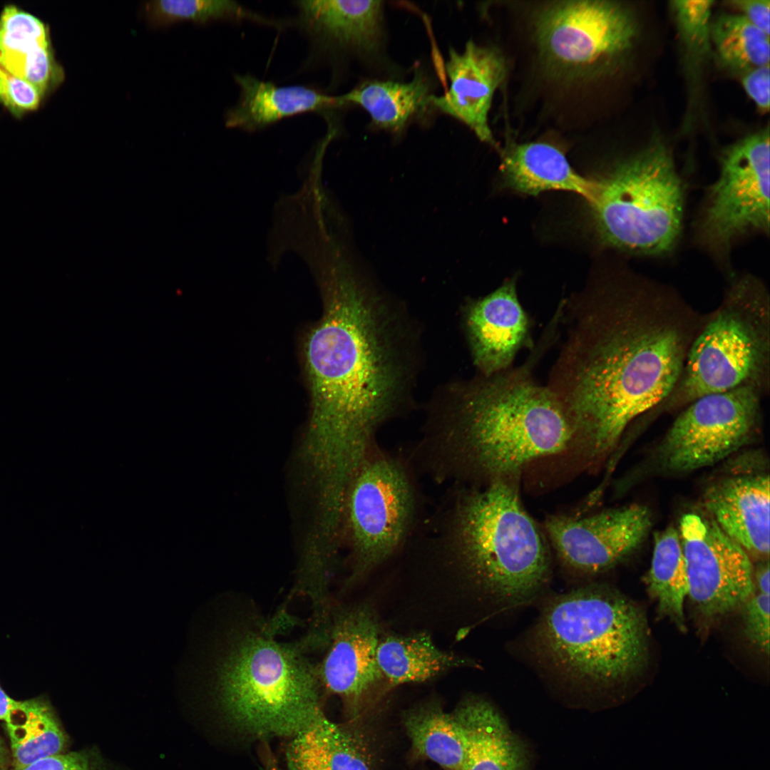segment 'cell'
Masks as SVG:
<instances>
[{"mask_svg":"<svg viewBox=\"0 0 770 770\" xmlns=\"http://www.w3.org/2000/svg\"><path fill=\"white\" fill-rule=\"evenodd\" d=\"M305 346L312 410L304 456L316 481L345 488L382 424L411 404L420 336L411 315L351 261L330 268Z\"/></svg>","mask_w":770,"mask_h":770,"instance_id":"6da1fadb","label":"cell"},{"mask_svg":"<svg viewBox=\"0 0 770 770\" xmlns=\"http://www.w3.org/2000/svg\"><path fill=\"white\" fill-rule=\"evenodd\" d=\"M639 292L599 289L558 307L565 339L546 386L573 438L610 451L639 416L667 399L693 337L692 314Z\"/></svg>","mask_w":770,"mask_h":770,"instance_id":"7a4b0ae2","label":"cell"},{"mask_svg":"<svg viewBox=\"0 0 770 770\" xmlns=\"http://www.w3.org/2000/svg\"><path fill=\"white\" fill-rule=\"evenodd\" d=\"M548 344L541 339L523 365L452 382L438 391L431 403L426 440L444 475L502 478L573 441L557 398L533 375Z\"/></svg>","mask_w":770,"mask_h":770,"instance_id":"3957f363","label":"cell"},{"mask_svg":"<svg viewBox=\"0 0 770 770\" xmlns=\"http://www.w3.org/2000/svg\"><path fill=\"white\" fill-rule=\"evenodd\" d=\"M530 659L548 679L593 693L637 673L647 656L639 607L608 587H582L553 598L528 633Z\"/></svg>","mask_w":770,"mask_h":770,"instance_id":"277c9868","label":"cell"},{"mask_svg":"<svg viewBox=\"0 0 770 770\" xmlns=\"http://www.w3.org/2000/svg\"><path fill=\"white\" fill-rule=\"evenodd\" d=\"M276 627L232 632L210 677L228 722L255 738H292L324 714L317 664L300 641L278 640Z\"/></svg>","mask_w":770,"mask_h":770,"instance_id":"5b68a950","label":"cell"},{"mask_svg":"<svg viewBox=\"0 0 770 770\" xmlns=\"http://www.w3.org/2000/svg\"><path fill=\"white\" fill-rule=\"evenodd\" d=\"M441 542L473 585L502 610L536 599L550 576L541 533L503 478L461 494Z\"/></svg>","mask_w":770,"mask_h":770,"instance_id":"8992f818","label":"cell"},{"mask_svg":"<svg viewBox=\"0 0 770 770\" xmlns=\"http://www.w3.org/2000/svg\"><path fill=\"white\" fill-rule=\"evenodd\" d=\"M594 180L589 203L604 244L648 255L673 247L681 229L682 189L672 156L660 138Z\"/></svg>","mask_w":770,"mask_h":770,"instance_id":"52a82bcc","label":"cell"},{"mask_svg":"<svg viewBox=\"0 0 770 770\" xmlns=\"http://www.w3.org/2000/svg\"><path fill=\"white\" fill-rule=\"evenodd\" d=\"M697 333L675 388L680 403L750 386L759 389L769 357V305L739 283Z\"/></svg>","mask_w":770,"mask_h":770,"instance_id":"ba28073f","label":"cell"},{"mask_svg":"<svg viewBox=\"0 0 770 770\" xmlns=\"http://www.w3.org/2000/svg\"><path fill=\"white\" fill-rule=\"evenodd\" d=\"M416 515V491L404 465L371 453L351 481L344 503L352 578L398 551L410 536Z\"/></svg>","mask_w":770,"mask_h":770,"instance_id":"9c48e42d","label":"cell"},{"mask_svg":"<svg viewBox=\"0 0 770 770\" xmlns=\"http://www.w3.org/2000/svg\"><path fill=\"white\" fill-rule=\"evenodd\" d=\"M632 12L615 1H560L536 22L544 60L558 70L585 74L610 70L632 51L637 36Z\"/></svg>","mask_w":770,"mask_h":770,"instance_id":"30bf717a","label":"cell"},{"mask_svg":"<svg viewBox=\"0 0 770 770\" xmlns=\"http://www.w3.org/2000/svg\"><path fill=\"white\" fill-rule=\"evenodd\" d=\"M759 389L741 386L701 396L674 421L662 441V468L681 473L708 467L741 448L759 422Z\"/></svg>","mask_w":770,"mask_h":770,"instance_id":"8fae6325","label":"cell"},{"mask_svg":"<svg viewBox=\"0 0 770 770\" xmlns=\"http://www.w3.org/2000/svg\"><path fill=\"white\" fill-rule=\"evenodd\" d=\"M769 126L724 150L703 220L712 242L726 247L747 231L769 232Z\"/></svg>","mask_w":770,"mask_h":770,"instance_id":"7c38bea8","label":"cell"},{"mask_svg":"<svg viewBox=\"0 0 770 770\" xmlns=\"http://www.w3.org/2000/svg\"><path fill=\"white\" fill-rule=\"evenodd\" d=\"M688 595L706 617L728 614L754 593L753 568L747 553L712 520L684 514L679 522Z\"/></svg>","mask_w":770,"mask_h":770,"instance_id":"4fadbf2b","label":"cell"},{"mask_svg":"<svg viewBox=\"0 0 770 770\" xmlns=\"http://www.w3.org/2000/svg\"><path fill=\"white\" fill-rule=\"evenodd\" d=\"M652 525L649 509L640 504L582 518L553 515L545 529L560 562L582 575L604 572L642 543Z\"/></svg>","mask_w":770,"mask_h":770,"instance_id":"5bb4252c","label":"cell"},{"mask_svg":"<svg viewBox=\"0 0 770 770\" xmlns=\"http://www.w3.org/2000/svg\"><path fill=\"white\" fill-rule=\"evenodd\" d=\"M379 626L371 610L363 606L334 607L317 664L323 691L337 696L356 710L371 692L384 682L376 662Z\"/></svg>","mask_w":770,"mask_h":770,"instance_id":"9a60e30c","label":"cell"},{"mask_svg":"<svg viewBox=\"0 0 770 770\" xmlns=\"http://www.w3.org/2000/svg\"><path fill=\"white\" fill-rule=\"evenodd\" d=\"M461 314L479 374L490 376L508 369L521 349L533 347L530 320L518 299L514 278L485 297L468 300Z\"/></svg>","mask_w":770,"mask_h":770,"instance_id":"2e32d148","label":"cell"},{"mask_svg":"<svg viewBox=\"0 0 770 770\" xmlns=\"http://www.w3.org/2000/svg\"><path fill=\"white\" fill-rule=\"evenodd\" d=\"M446 71L450 81L444 95L431 97V107L469 127L483 142L494 145L488 113L496 90L506 74L496 48L468 41L463 51H449Z\"/></svg>","mask_w":770,"mask_h":770,"instance_id":"e0dca14e","label":"cell"},{"mask_svg":"<svg viewBox=\"0 0 770 770\" xmlns=\"http://www.w3.org/2000/svg\"><path fill=\"white\" fill-rule=\"evenodd\" d=\"M712 520L746 553L769 558V477L764 473L725 478L703 497Z\"/></svg>","mask_w":770,"mask_h":770,"instance_id":"ac0fdd59","label":"cell"},{"mask_svg":"<svg viewBox=\"0 0 770 770\" xmlns=\"http://www.w3.org/2000/svg\"><path fill=\"white\" fill-rule=\"evenodd\" d=\"M0 66L34 86L45 98L63 81L48 25L14 4L0 12Z\"/></svg>","mask_w":770,"mask_h":770,"instance_id":"d6986e66","label":"cell"},{"mask_svg":"<svg viewBox=\"0 0 770 770\" xmlns=\"http://www.w3.org/2000/svg\"><path fill=\"white\" fill-rule=\"evenodd\" d=\"M302 29L322 47L360 55L379 51L383 35L381 1L297 2Z\"/></svg>","mask_w":770,"mask_h":770,"instance_id":"ffe728a7","label":"cell"},{"mask_svg":"<svg viewBox=\"0 0 770 770\" xmlns=\"http://www.w3.org/2000/svg\"><path fill=\"white\" fill-rule=\"evenodd\" d=\"M465 739L463 770H529L524 742L488 702L470 697L452 712Z\"/></svg>","mask_w":770,"mask_h":770,"instance_id":"44dd1931","label":"cell"},{"mask_svg":"<svg viewBox=\"0 0 770 770\" xmlns=\"http://www.w3.org/2000/svg\"><path fill=\"white\" fill-rule=\"evenodd\" d=\"M235 81L240 98L225 115L228 128L255 131L288 117L340 106L337 96L304 86H279L247 74L235 75Z\"/></svg>","mask_w":770,"mask_h":770,"instance_id":"7402d4cb","label":"cell"},{"mask_svg":"<svg viewBox=\"0 0 770 770\" xmlns=\"http://www.w3.org/2000/svg\"><path fill=\"white\" fill-rule=\"evenodd\" d=\"M500 173L508 188L529 195L563 190L579 194L589 202L595 190V180L580 175L564 153L547 143L509 145L502 154Z\"/></svg>","mask_w":770,"mask_h":770,"instance_id":"603a6c76","label":"cell"},{"mask_svg":"<svg viewBox=\"0 0 770 770\" xmlns=\"http://www.w3.org/2000/svg\"><path fill=\"white\" fill-rule=\"evenodd\" d=\"M432 96L428 80L416 70L410 81H367L337 97L340 106L351 103L362 108L376 128L399 133L431 107Z\"/></svg>","mask_w":770,"mask_h":770,"instance_id":"cb8c5ba5","label":"cell"},{"mask_svg":"<svg viewBox=\"0 0 770 770\" xmlns=\"http://www.w3.org/2000/svg\"><path fill=\"white\" fill-rule=\"evenodd\" d=\"M376 662L388 687L423 682L446 672L468 664V661L439 649L423 632L380 637Z\"/></svg>","mask_w":770,"mask_h":770,"instance_id":"d4e9b609","label":"cell"},{"mask_svg":"<svg viewBox=\"0 0 770 770\" xmlns=\"http://www.w3.org/2000/svg\"><path fill=\"white\" fill-rule=\"evenodd\" d=\"M286 762L287 770H371L354 734L324 714L291 738Z\"/></svg>","mask_w":770,"mask_h":770,"instance_id":"484cf974","label":"cell"},{"mask_svg":"<svg viewBox=\"0 0 770 770\" xmlns=\"http://www.w3.org/2000/svg\"><path fill=\"white\" fill-rule=\"evenodd\" d=\"M404 725L417 755L444 770H463L465 739L453 713L431 702L406 713Z\"/></svg>","mask_w":770,"mask_h":770,"instance_id":"4316f807","label":"cell"},{"mask_svg":"<svg viewBox=\"0 0 770 770\" xmlns=\"http://www.w3.org/2000/svg\"><path fill=\"white\" fill-rule=\"evenodd\" d=\"M645 580L659 613L684 628L688 579L679 530L674 527L654 534L651 566Z\"/></svg>","mask_w":770,"mask_h":770,"instance_id":"83f0119b","label":"cell"},{"mask_svg":"<svg viewBox=\"0 0 770 770\" xmlns=\"http://www.w3.org/2000/svg\"><path fill=\"white\" fill-rule=\"evenodd\" d=\"M16 767L62 753L66 739L51 708L43 701H21L6 723Z\"/></svg>","mask_w":770,"mask_h":770,"instance_id":"f1b7e54d","label":"cell"},{"mask_svg":"<svg viewBox=\"0 0 770 770\" xmlns=\"http://www.w3.org/2000/svg\"><path fill=\"white\" fill-rule=\"evenodd\" d=\"M711 41L719 63L742 75L769 65V36L739 14H722L711 23Z\"/></svg>","mask_w":770,"mask_h":770,"instance_id":"f546056e","label":"cell"},{"mask_svg":"<svg viewBox=\"0 0 770 770\" xmlns=\"http://www.w3.org/2000/svg\"><path fill=\"white\" fill-rule=\"evenodd\" d=\"M144 10L149 24L153 26L186 19L200 23L215 20H250L279 26L277 22L230 0H153L145 3Z\"/></svg>","mask_w":770,"mask_h":770,"instance_id":"4dcf8cb0","label":"cell"},{"mask_svg":"<svg viewBox=\"0 0 770 770\" xmlns=\"http://www.w3.org/2000/svg\"><path fill=\"white\" fill-rule=\"evenodd\" d=\"M714 1H672L679 36L689 70L696 72L712 52L711 23Z\"/></svg>","mask_w":770,"mask_h":770,"instance_id":"1f68e13d","label":"cell"},{"mask_svg":"<svg viewBox=\"0 0 770 770\" xmlns=\"http://www.w3.org/2000/svg\"><path fill=\"white\" fill-rule=\"evenodd\" d=\"M42 100L34 86L0 66V103L12 115L20 118L36 111Z\"/></svg>","mask_w":770,"mask_h":770,"instance_id":"d6a6232c","label":"cell"},{"mask_svg":"<svg viewBox=\"0 0 770 770\" xmlns=\"http://www.w3.org/2000/svg\"><path fill=\"white\" fill-rule=\"evenodd\" d=\"M746 637L760 650L769 653V595L753 594L742 605Z\"/></svg>","mask_w":770,"mask_h":770,"instance_id":"836d02e7","label":"cell"},{"mask_svg":"<svg viewBox=\"0 0 770 770\" xmlns=\"http://www.w3.org/2000/svg\"><path fill=\"white\" fill-rule=\"evenodd\" d=\"M14 770H106L97 756L86 751L61 753L15 767Z\"/></svg>","mask_w":770,"mask_h":770,"instance_id":"e575fe53","label":"cell"},{"mask_svg":"<svg viewBox=\"0 0 770 770\" xmlns=\"http://www.w3.org/2000/svg\"><path fill=\"white\" fill-rule=\"evenodd\" d=\"M741 80L746 93L757 108L766 113L769 110V65L753 68L742 75Z\"/></svg>","mask_w":770,"mask_h":770,"instance_id":"d590c367","label":"cell"},{"mask_svg":"<svg viewBox=\"0 0 770 770\" xmlns=\"http://www.w3.org/2000/svg\"><path fill=\"white\" fill-rule=\"evenodd\" d=\"M729 3L748 21L769 36V0H734Z\"/></svg>","mask_w":770,"mask_h":770,"instance_id":"8d00e7d4","label":"cell"},{"mask_svg":"<svg viewBox=\"0 0 770 770\" xmlns=\"http://www.w3.org/2000/svg\"><path fill=\"white\" fill-rule=\"evenodd\" d=\"M21 701L10 697L0 687V720L8 722L18 709Z\"/></svg>","mask_w":770,"mask_h":770,"instance_id":"74e56055","label":"cell"},{"mask_svg":"<svg viewBox=\"0 0 770 770\" xmlns=\"http://www.w3.org/2000/svg\"><path fill=\"white\" fill-rule=\"evenodd\" d=\"M754 585L759 590V592L769 595V563L767 560L762 563L756 570Z\"/></svg>","mask_w":770,"mask_h":770,"instance_id":"f35d334b","label":"cell"},{"mask_svg":"<svg viewBox=\"0 0 770 770\" xmlns=\"http://www.w3.org/2000/svg\"><path fill=\"white\" fill-rule=\"evenodd\" d=\"M6 762V750L0 739V770H4Z\"/></svg>","mask_w":770,"mask_h":770,"instance_id":"ab89813d","label":"cell"}]
</instances>
